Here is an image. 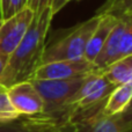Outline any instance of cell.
Segmentation results:
<instances>
[{"label":"cell","mask_w":132,"mask_h":132,"mask_svg":"<svg viewBox=\"0 0 132 132\" xmlns=\"http://www.w3.org/2000/svg\"><path fill=\"white\" fill-rule=\"evenodd\" d=\"M2 22H4V20H1V19H0V27H1V24H2Z\"/></svg>","instance_id":"cell-23"},{"label":"cell","mask_w":132,"mask_h":132,"mask_svg":"<svg viewBox=\"0 0 132 132\" xmlns=\"http://www.w3.org/2000/svg\"><path fill=\"white\" fill-rule=\"evenodd\" d=\"M105 79L115 87L132 81V55L116 60L102 71Z\"/></svg>","instance_id":"cell-12"},{"label":"cell","mask_w":132,"mask_h":132,"mask_svg":"<svg viewBox=\"0 0 132 132\" xmlns=\"http://www.w3.org/2000/svg\"><path fill=\"white\" fill-rule=\"evenodd\" d=\"M101 15H95L84 22L71 28L64 36L56 39L52 44L45 46L42 64L57 60L66 59H80L84 58L86 46L90 38L92 32L94 31L96 24L98 23Z\"/></svg>","instance_id":"cell-2"},{"label":"cell","mask_w":132,"mask_h":132,"mask_svg":"<svg viewBox=\"0 0 132 132\" xmlns=\"http://www.w3.org/2000/svg\"><path fill=\"white\" fill-rule=\"evenodd\" d=\"M115 88L100 71L89 73L84 80L81 87L78 89L67 104L71 112L80 111L105 102L108 95Z\"/></svg>","instance_id":"cell-5"},{"label":"cell","mask_w":132,"mask_h":132,"mask_svg":"<svg viewBox=\"0 0 132 132\" xmlns=\"http://www.w3.org/2000/svg\"><path fill=\"white\" fill-rule=\"evenodd\" d=\"M121 16L124 19L125 26H124V30L122 32L121 42H119L118 59L132 55V14L124 13L121 14Z\"/></svg>","instance_id":"cell-14"},{"label":"cell","mask_w":132,"mask_h":132,"mask_svg":"<svg viewBox=\"0 0 132 132\" xmlns=\"http://www.w3.org/2000/svg\"><path fill=\"white\" fill-rule=\"evenodd\" d=\"M28 0H0V19L7 20L27 7Z\"/></svg>","instance_id":"cell-15"},{"label":"cell","mask_w":132,"mask_h":132,"mask_svg":"<svg viewBox=\"0 0 132 132\" xmlns=\"http://www.w3.org/2000/svg\"><path fill=\"white\" fill-rule=\"evenodd\" d=\"M124 19L121 15L118 16V21L112 28L110 35L108 36L104 45L102 46L101 51L96 58L94 59L93 65L96 71L102 72L103 70L110 66L112 63H115L118 59V49H119V42H121L122 32L124 30Z\"/></svg>","instance_id":"cell-9"},{"label":"cell","mask_w":132,"mask_h":132,"mask_svg":"<svg viewBox=\"0 0 132 132\" xmlns=\"http://www.w3.org/2000/svg\"><path fill=\"white\" fill-rule=\"evenodd\" d=\"M68 2H70V0H51L50 8H51V12H52L53 16H55L57 13H59Z\"/></svg>","instance_id":"cell-19"},{"label":"cell","mask_w":132,"mask_h":132,"mask_svg":"<svg viewBox=\"0 0 132 132\" xmlns=\"http://www.w3.org/2000/svg\"><path fill=\"white\" fill-rule=\"evenodd\" d=\"M117 21H118V16L114 15V14H103V15H101L98 23L96 24L95 29L92 32L90 38L87 43L86 51H85L84 56L85 59L93 64L94 59L101 51L102 46L104 45L108 36L110 35L112 28L117 23Z\"/></svg>","instance_id":"cell-10"},{"label":"cell","mask_w":132,"mask_h":132,"mask_svg":"<svg viewBox=\"0 0 132 132\" xmlns=\"http://www.w3.org/2000/svg\"><path fill=\"white\" fill-rule=\"evenodd\" d=\"M0 132H78V129L71 111L65 110L59 114L20 116L12 122L0 123Z\"/></svg>","instance_id":"cell-4"},{"label":"cell","mask_w":132,"mask_h":132,"mask_svg":"<svg viewBox=\"0 0 132 132\" xmlns=\"http://www.w3.org/2000/svg\"><path fill=\"white\" fill-rule=\"evenodd\" d=\"M132 100V81L116 86L108 95L103 105V112L108 116L119 115Z\"/></svg>","instance_id":"cell-11"},{"label":"cell","mask_w":132,"mask_h":132,"mask_svg":"<svg viewBox=\"0 0 132 132\" xmlns=\"http://www.w3.org/2000/svg\"><path fill=\"white\" fill-rule=\"evenodd\" d=\"M34 19V13L28 7L15 15L4 20L0 27V57L8 58L18 48Z\"/></svg>","instance_id":"cell-6"},{"label":"cell","mask_w":132,"mask_h":132,"mask_svg":"<svg viewBox=\"0 0 132 132\" xmlns=\"http://www.w3.org/2000/svg\"><path fill=\"white\" fill-rule=\"evenodd\" d=\"M20 116L9 98L8 88L0 85V123L12 122Z\"/></svg>","instance_id":"cell-13"},{"label":"cell","mask_w":132,"mask_h":132,"mask_svg":"<svg viewBox=\"0 0 132 132\" xmlns=\"http://www.w3.org/2000/svg\"><path fill=\"white\" fill-rule=\"evenodd\" d=\"M122 1H123V0H105V1L103 2V5H101V6L96 9L95 14H97V15L114 14L115 15Z\"/></svg>","instance_id":"cell-17"},{"label":"cell","mask_w":132,"mask_h":132,"mask_svg":"<svg viewBox=\"0 0 132 132\" xmlns=\"http://www.w3.org/2000/svg\"><path fill=\"white\" fill-rule=\"evenodd\" d=\"M53 14L48 7L42 13L34 15L22 41L7 58L0 85L11 87L21 81L30 80L42 63L46 46V36L50 30Z\"/></svg>","instance_id":"cell-1"},{"label":"cell","mask_w":132,"mask_h":132,"mask_svg":"<svg viewBox=\"0 0 132 132\" xmlns=\"http://www.w3.org/2000/svg\"><path fill=\"white\" fill-rule=\"evenodd\" d=\"M8 95L14 108L21 116H32L43 112L44 102L30 80L8 87Z\"/></svg>","instance_id":"cell-8"},{"label":"cell","mask_w":132,"mask_h":132,"mask_svg":"<svg viewBox=\"0 0 132 132\" xmlns=\"http://www.w3.org/2000/svg\"><path fill=\"white\" fill-rule=\"evenodd\" d=\"M6 62H7V58L0 57V79H1V75H2V72H4L5 66H6Z\"/></svg>","instance_id":"cell-21"},{"label":"cell","mask_w":132,"mask_h":132,"mask_svg":"<svg viewBox=\"0 0 132 132\" xmlns=\"http://www.w3.org/2000/svg\"><path fill=\"white\" fill-rule=\"evenodd\" d=\"M125 13L132 14V5H131V6H130V7H129V8H128V11H126V12H125ZM123 14H124V13H123Z\"/></svg>","instance_id":"cell-22"},{"label":"cell","mask_w":132,"mask_h":132,"mask_svg":"<svg viewBox=\"0 0 132 132\" xmlns=\"http://www.w3.org/2000/svg\"><path fill=\"white\" fill-rule=\"evenodd\" d=\"M51 0H28L27 7L34 13V15L42 13L45 8L50 7Z\"/></svg>","instance_id":"cell-18"},{"label":"cell","mask_w":132,"mask_h":132,"mask_svg":"<svg viewBox=\"0 0 132 132\" xmlns=\"http://www.w3.org/2000/svg\"><path fill=\"white\" fill-rule=\"evenodd\" d=\"M118 116V119L121 122L125 132H132V100L129 103V105L121 112Z\"/></svg>","instance_id":"cell-16"},{"label":"cell","mask_w":132,"mask_h":132,"mask_svg":"<svg viewBox=\"0 0 132 132\" xmlns=\"http://www.w3.org/2000/svg\"><path fill=\"white\" fill-rule=\"evenodd\" d=\"M94 71H96L94 65L85 58L57 60L39 65L31 79H70L87 75Z\"/></svg>","instance_id":"cell-7"},{"label":"cell","mask_w":132,"mask_h":132,"mask_svg":"<svg viewBox=\"0 0 132 132\" xmlns=\"http://www.w3.org/2000/svg\"><path fill=\"white\" fill-rule=\"evenodd\" d=\"M70 1H81V0H70Z\"/></svg>","instance_id":"cell-24"},{"label":"cell","mask_w":132,"mask_h":132,"mask_svg":"<svg viewBox=\"0 0 132 132\" xmlns=\"http://www.w3.org/2000/svg\"><path fill=\"white\" fill-rule=\"evenodd\" d=\"M87 75L70 79H30L44 102L43 112L59 114L68 110V102L81 87Z\"/></svg>","instance_id":"cell-3"},{"label":"cell","mask_w":132,"mask_h":132,"mask_svg":"<svg viewBox=\"0 0 132 132\" xmlns=\"http://www.w3.org/2000/svg\"><path fill=\"white\" fill-rule=\"evenodd\" d=\"M131 5H132V0H123V1L121 2V5H119V7H118V9H117L115 15L118 16V15H121V14L125 13Z\"/></svg>","instance_id":"cell-20"}]
</instances>
